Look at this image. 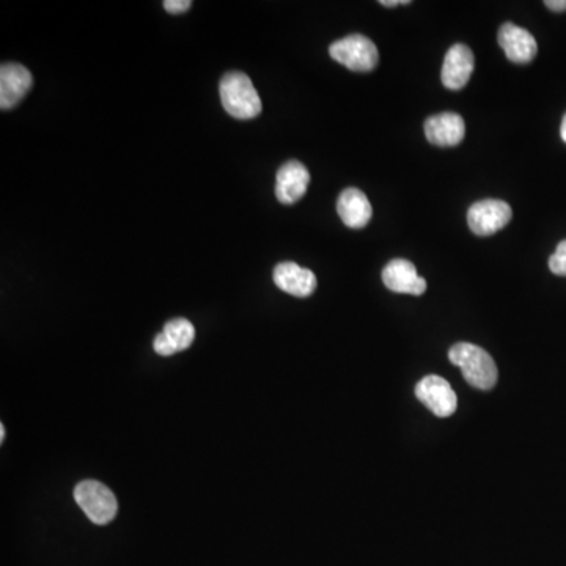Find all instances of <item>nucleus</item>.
Listing matches in <instances>:
<instances>
[{
	"label": "nucleus",
	"mask_w": 566,
	"mask_h": 566,
	"mask_svg": "<svg viewBox=\"0 0 566 566\" xmlns=\"http://www.w3.org/2000/svg\"><path fill=\"white\" fill-rule=\"evenodd\" d=\"M513 211L504 200L486 199L474 203L467 211V224L478 236H491L510 224Z\"/></svg>",
	"instance_id": "obj_5"
},
{
	"label": "nucleus",
	"mask_w": 566,
	"mask_h": 566,
	"mask_svg": "<svg viewBox=\"0 0 566 566\" xmlns=\"http://www.w3.org/2000/svg\"><path fill=\"white\" fill-rule=\"evenodd\" d=\"M337 213L343 224L350 228H364L373 216V208L361 189L348 188L337 200Z\"/></svg>",
	"instance_id": "obj_14"
},
{
	"label": "nucleus",
	"mask_w": 566,
	"mask_h": 566,
	"mask_svg": "<svg viewBox=\"0 0 566 566\" xmlns=\"http://www.w3.org/2000/svg\"><path fill=\"white\" fill-rule=\"evenodd\" d=\"M310 173L299 161H288L277 172L276 197L283 205H293L306 195Z\"/></svg>",
	"instance_id": "obj_11"
},
{
	"label": "nucleus",
	"mask_w": 566,
	"mask_h": 566,
	"mask_svg": "<svg viewBox=\"0 0 566 566\" xmlns=\"http://www.w3.org/2000/svg\"><path fill=\"white\" fill-rule=\"evenodd\" d=\"M5 438V430H4V425H2V427H0V441H4Z\"/></svg>",
	"instance_id": "obj_22"
},
{
	"label": "nucleus",
	"mask_w": 566,
	"mask_h": 566,
	"mask_svg": "<svg viewBox=\"0 0 566 566\" xmlns=\"http://www.w3.org/2000/svg\"><path fill=\"white\" fill-rule=\"evenodd\" d=\"M383 282L400 295L420 296L427 291V280L417 274L416 266L405 258H395L383 269Z\"/></svg>",
	"instance_id": "obj_10"
},
{
	"label": "nucleus",
	"mask_w": 566,
	"mask_h": 566,
	"mask_svg": "<svg viewBox=\"0 0 566 566\" xmlns=\"http://www.w3.org/2000/svg\"><path fill=\"white\" fill-rule=\"evenodd\" d=\"M544 5L552 12H565L566 10V0H546Z\"/></svg>",
	"instance_id": "obj_19"
},
{
	"label": "nucleus",
	"mask_w": 566,
	"mask_h": 566,
	"mask_svg": "<svg viewBox=\"0 0 566 566\" xmlns=\"http://www.w3.org/2000/svg\"><path fill=\"white\" fill-rule=\"evenodd\" d=\"M466 125L461 115L455 112H442L433 115L425 122V136L428 142L438 147H455L463 142Z\"/></svg>",
	"instance_id": "obj_13"
},
{
	"label": "nucleus",
	"mask_w": 566,
	"mask_h": 566,
	"mask_svg": "<svg viewBox=\"0 0 566 566\" xmlns=\"http://www.w3.org/2000/svg\"><path fill=\"white\" fill-rule=\"evenodd\" d=\"M474 52L469 46L453 45L445 54L444 65H442L441 79L445 89L461 90L466 87L467 82L474 73Z\"/></svg>",
	"instance_id": "obj_7"
},
{
	"label": "nucleus",
	"mask_w": 566,
	"mask_h": 566,
	"mask_svg": "<svg viewBox=\"0 0 566 566\" xmlns=\"http://www.w3.org/2000/svg\"><path fill=\"white\" fill-rule=\"evenodd\" d=\"M74 499L90 521L100 526L111 522L117 515L118 504L114 493L95 480L79 483L74 489Z\"/></svg>",
	"instance_id": "obj_4"
},
{
	"label": "nucleus",
	"mask_w": 566,
	"mask_h": 566,
	"mask_svg": "<svg viewBox=\"0 0 566 566\" xmlns=\"http://www.w3.org/2000/svg\"><path fill=\"white\" fill-rule=\"evenodd\" d=\"M272 277L280 290L296 298H309L317 290V276L310 269L301 268L293 261H283L277 265Z\"/></svg>",
	"instance_id": "obj_12"
},
{
	"label": "nucleus",
	"mask_w": 566,
	"mask_h": 566,
	"mask_svg": "<svg viewBox=\"0 0 566 566\" xmlns=\"http://www.w3.org/2000/svg\"><path fill=\"white\" fill-rule=\"evenodd\" d=\"M560 136H562V140L566 144V114L563 117L562 126H560Z\"/></svg>",
	"instance_id": "obj_21"
},
{
	"label": "nucleus",
	"mask_w": 566,
	"mask_h": 566,
	"mask_svg": "<svg viewBox=\"0 0 566 566\" xmlns=\"http://www.w3.org/2000/svg\"><path fill=\"white\" fill-rule=\"evenodd\" d=\"M34 84L32 74L19 63H4L0 68V109L7 111L24 100Z\"/></svg>",
	"instance_id": "obj_8"
},
{
	"label": "nucleus",
	"mask_w": 566,
	"mask_h": 566,
	"mask_svg": "<svg viewBox=\"0 0 566 566\" xmlns=\"http://www.w3.org/2000/svg\"><path fill=\"white\" fill-rule=\"evenodd\" d=\"M416 397L427 406L436 417H450L458 408L455 390L441 376H425L416 386Z\"/></svg>",
	"instance_id": "obj_6"
},
{
	"label": "nucleus",
	"mask_w": 566,
	"mask_h": 566,
	"mask_svg": "<svg viewBox=\"0 0 566 566\" xmlns=\"http://www.w3.org/2000/svg\"><path fill=\"white\" fill-rule=\"evenodd\" d=\"M500 48L504 49L505 56L510 62L524 65L537 57V40L529 30L522 29L513 23H505L497 34Z\"/></svg>",
	"instance_id": "obj_9"
},
{
	"label": "nucleus",
	"mask_w": 566,
	"mask_h": 566,
	"mask_svg": "<svg viewBox=\"0 0 566 566\" xmlns=\"http://www.w3.org/2000/svg\"><path fill=\"white\" fill-rule=\"evenodd\" d=\"M153 348H155L156 353L161 354V356H172V354L178 353L177 348L173 346V343L170 342L169 337H167L164 332L156 335Z\"/></svg>",
	"instance_id": "obj_17"
},
{
	"label": "nucleus",
	"mask_w": 566,
	"mask_h": 566,
	"mask_svg": "<svg viewBox=\"0 0 566 566\" xmlns=\"http://www.w3.org/2000/svg\"><path fill=\"white\" fill-rule=\"evenodd\" d=\"M329 54L335 62L359 73L375 70L379 62V52L375 43L361 34L348 35L342 40L335 41L329 48Z\"/></svg>",
	"instance_id": "obj_3"
},
{
	"label": "nucleus",
	"mask_w": 566,
	"mask_h": 566,
	"mask_svg": "<svg viewBox=\"0 0 566 566\" xmlns=\"http://www.w3.org/2000/svg\"><path fill=\"white\" fill-rule=\"evenodd\" d=\"M162 332L169 337L177 351L188 350L195 339L194 326H192L191 321L184 320V318L169 321Z\"/></svg>",
	"instance_id": "obj_15"
},
{
	"label": "nucleus",
	"mask_w": 566,
	"mask_h": 566,
	"mask_svg": "<svg viewBox=\"0 0 566 566\" xmlns=\"http://www.w3.org/2000/svg\"><path fill=\"white\" fill-rule=\"evenodd\" d=\"M549 269L555 276L566 277V239L557 246L554 254L549 258Z\"/></svg>",
	"instance_id": "obj_16"
},
{
	"label": "nucleus",
	"mask_w": 566,
	"mask_h": 566,
	"mask_svg": "<svg viewBox=\"0 0 566 566\" xmlns=\"http://www.w3.org/2000/svg\"><path fill=\"white\" fill-rule=\"evenodd\" d=\"M379 4L383 5V7L392 8L398 7V5H409L411 2L409 0H381Z\"/></svg>",
	"instance_id": "obj_20"
},
{
	"label": "nucleus",
	"mask_w": 566,
	"mask_h": 566,
	"mask_svg": "<svg viewBox=\"0 0 566 566\" xmlns=\"http://www.w3.org/2000/svg\"><path fill=\"white\" fill-rule=\"evenodd\" d=\"M222 106L228 115L238 120H252L261 114V100L254 82L241 71H230L219 84Z\"/></svg>",
	"instance_id": "obj_2"
},
{
	"label": "nucleus",
	"mask_w": 566,
	"mask_h": 566,
	"mask_svg": "<svg viewBox=\"0 0 566 566\" xmlns=\"http://www.w3.org/2000/svg\"><path fill=\"white\" fill-rule=\"evenodd\" d=\"M192 7L191 0H166L164 8L172 15H180V13L188 12Z\"/></svg>",
	"instance_id": "obj_18"
},
{
	"label": "nucleus",
	"mask_w": 566,
	"mask_h": 566,
	"mask_svg": "<svg viewBox=\"0 0 566 566\" xmlns=\"http://www.w3.org/2000/svg\"><path fill=\"white\" fill-rule=\"evenodd\" d=\"M449 359L461 368L469 386L480 390H491L497 384L499 372L491 354L472 343H456L450 348Z\"/></svg>",
	"instance_id": "obj_1"
}]
</instances>
